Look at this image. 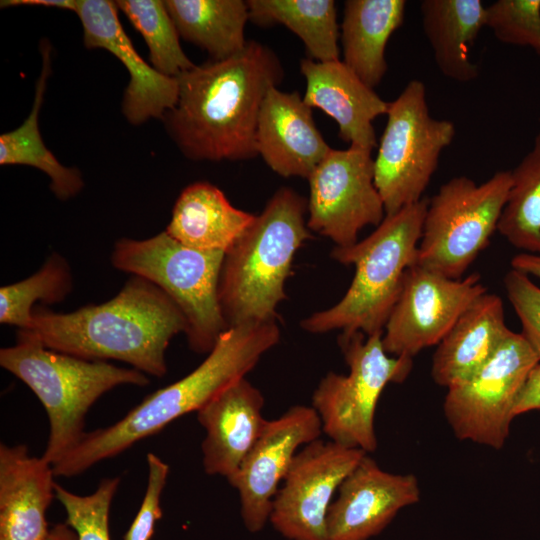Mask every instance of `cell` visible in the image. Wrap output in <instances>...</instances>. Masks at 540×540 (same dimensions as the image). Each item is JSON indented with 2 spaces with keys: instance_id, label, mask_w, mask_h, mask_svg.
Listing matches in <instances>:
<instances>
[{
  "instance_id": "cell-1",
  "label": "cell",
  "mask_w": 540,
  "mask_h": 540,
  "mask_svg": "<svg viewBox=\"0 0 540 540\" xmlns=\"http://www.w3.org/2000/svg\"><path fill=\"white\" fill-rule=\"evenodd\" d=\"M284 76L277 54L249 40L237 54L195 65L176 77L177 103L163 118L167 130L192 160L254 158L262 103Z\"/></svg>"
},
{
  "instance_id": "cell-2",
  "label": "cell",
  "mask_w": 540,
  "mask_h": 540,
  "mask_svg": "<svg viewBox=\"0 0 540 540\" xmlns=\"http://www.w3.org/2000/svg\"><path fill=\"white\" fill-rule=\"evenodd\" d=\"M185 330L186 320L176 304L150 281L132 275L117 295L101 304L68 313L35 306L30 328L18 331L61 353L118 360L146 375L163 377L170 341Z\"/></svg>"
},
{
  "instance_id": "cell-3",
  "label": "cell",
  "mask_w": 540,
  "mask_h": 540,
  "mask_svg": "<svg viewBox=\"0 0 540 540\" xmlns=\"http://www.w3.org/2000/svg\"><path fill=\"white\" fill-rule=\"evenodd\" d=\"M280 336L277 320L228 328L192 372L149 394L114 424L86 432L56 464V474L62 477L79 475L160 432L174 420L197 412L244 379L261 357L278 344Z\"/></svg>"
},
{
  "instance_id": "cell-4",
  "label": "cell",
  "mask_w": 540,
  "mask_h": 540,
  "mask_svg": "<svg viewBox=\"0 0 540 540\" xmlns=\"http://www.w3.org/2000/svg\"><path fill=\"white\" fill-rule=\"evenodd\" d=\"M307 206L293 189L279 188L225 253L218 298L227 328L277 320L295 254L312 237Z\"/></svg>"
},
{
  "instance_id": "cell-5",
  "label": "cell",
  "mask_w": 540,
  "mask_h": 540,
  "mask_svg": "<svg viewBox=\"0 0 540 540\" xmlns=\"http://www.w3.org/2000/svg\"><path fill=\"white\" fill-rule=\"evenodd\" d=\"M428 199L408 205L384 220L366 238L335 246L334 260L353 265L355 274L344 296L332 307L304 318L300 326L313 333H383L400 295L404 275L416 264Z\"/></svg>"
},
{
  "instance_id": "cell-6",
  "label": "cell",
  "mask_w": 540,
  "mask_h": 540,
  "mask_svg": "<svg viewBox=\"0 0 540 540\" xmlns=\"http://www.w3.org/2000/svg\"><path fill=\"white\" fill-rule=\"evenodd\" d=\"M15 345L0 350V365L27 385L42 403L49 437L42 457L52 466L83 438L85 417L105 393L121 385L146 386V374L61 353L18 331Z\"/></svg>"
},
{
  "instance_id": "cell-7",
  "label": "cell",
  "mask_w": 540,
  "mask_h": 540,
  "mask_svg": "<svg viewBox=\"0 0 540 540\" xmlns=\"http://www.w3.org/2000/svg\"><path fill=\"white\" fill-rule=\"evenodd\" d=\"M225 253L187 247L165 230L147 239L116 241L111 263L117 270L142 277L160 288L186 320L189 348L208 354L226 331L218 286Z\"/></svg>"
},
{
  "instance_id": "cell-8",
  "label": "cell",
  "mask_w": 540,
  "mask_h": 540,
  "mask_svg": "<svg viewBox=\"0 0 540 540\" xmlns=\"http://www.w3.org/2000/svg\"><path fill=\"white\" fill-rule=\"evenodd\" d=\"M382 334L341 332L338 345L349 373L329 372L312 397L322 432L335 443L366 453L377 448L374 417L384 388L403 382L413 366L412 358L390 356L385 351Z\"/></svg>"
},
{
  "instance_id": "cell-9",
  "label": "cell",
  "mask_w": 540,
  "mask_h": 540,
  "mask_svg": "<svg viewBox=\"0 0 540 540\" xmlns=\"http://www.w3.org/2000/svg\"><path fill=\"white\" fill-rule=\"evenodd\" d=\"M511 183L507 170L479 185L466 176L445 182L428 199L416 264L461 279L498 229Z\"/></svg>"
},
{
  "instance_id": "cell-10",
  "label": "cell",
  "mask_w": 540,
  "mask_h": 540,
  "mask_svg": "<svg viewBox=\"0 0 540 540\" xmlns=\"http://www.w3.org/2000/svg\"><path fill=\"white\" fill-rule=\"evenodd\" d=\"M386 115L374 159V182L386 215H393L423 199L456 128L452 121L430 114L425 84L417 79L389 102Z\"/></svg>"
},
{
  "instance_id": "cell-11",
  "label": "cell",
  "mask_w": 540,
  "mask_h": 540,
  "mask_svg": "<svg viewBox=\"0 0 540 540\" xmlns=\"http://www.w3.org/2000/svg\"><path fill=\"white\" fill-rule=\"evenodd\" d=\"M539 361L523 335L511 331L475 373L447 388L443 409L456 437L502 448L516 400Z\"/></svg>"
},
{
  "instance_id": "cell-12",
  "label": "cell",
  "mask_w": 540,
  "mask_h": 540,
  "mask_svg": "<svg viewBox=\"0 0 540 540\" xmlns=\"http://www.w3.org/2000/svg\"><path fill=\"white\" fill-rule=\"evenodd\" d=\"M371 153L356 146L331 148L307 179V226L337 247L355 244L364 227H377L386 216Z\"/></svg>"
},
{
  "instance_id": "cell-13",
  "label": "cell",
  "mask_w": 540,
  "mask_h": 540,
  "mask_svg": "<svg viewBox=\"0 0 540 540\" xmlns=\"http://www.w3.org/2000/svg\"><path fill=\"white\" fill-rule=\"evenodd\" d=\"M486 292L479 273L451 279L412 265L383 330L385 351L413 358L421 350L438 345L463 312Z\"/></svg>"
},
{
  "instance_id": "cell-14",
  "label": "cell",
  "mask_w": 540,
  "mask_h": 540,
  "mask_svg": "<svg viewBox=\"0 0 540 540\" xmlns=\"http://www.w3.org/2000/svg\"><path fill=\"white\" fill-rule=\"evenodd\" d=\"M366 454L320 438L303 446L274 497V529L289 540H326L333 497Z\"/></svg>"
},
{
  "instance_id": "cell-15",
  "label": "cell",
  "mask_w": 540,
  "mask_h": 540,
  "mask_svg": "<svg viewBox=\"0 0 540 540\" xmlns=\"http://www.w3.org/2000/svg\"><path fill=\"white\" fill-rule=\"evenodd\" d=\"M321 433L322 423L312 406H292L266 422L237 472L227 479L239 494L247 530L255 533L265 527L298 448L319 439Z\"/></svg>"
},
{
  "instance_id": "cell-16",
  "label": "cell",
  "mask_w": 540,
  "mask_h": 540,
  "mask_svg": "<svg viewBox=\"0 0 540 540\" xmlns=\"http://www.w3.org/2000/svg\"><path fill=\"white\" fill-rule=\"evenodd\" d=\"M420 499L413 474H394L367 454L345 478L327 514L326 540H369Z\"/></svg>"
},
{
  "instance_id": "cell-17",
  "label": "cell",
  "mask_w": 540,
  "mask_h": 540,
  "mask_svg": "<svg viewBox=\"0 0 540 540\" xmlns=\"http://www.w3.org/2000/svg\"><path fill=\"white\" fill-rule=\"evenodd\" d=\"M117 8L115 1L79 0L76 14L82 24L84 46L105 49L126 67L130 81L124 91L122 112L130 124L163 119L177 103V78L161 74L138 54L122 28Z\"/></svg>"
},
{
  "instance_id": "cell-18",
  "label": "cell",
  "mask_w": 540,
  "mask_h": 540,
  "mask_svg": "<svg viewBox=\"0 0 540 540\" xmlns=\"http://www.w3.org/2000/svg\"><path fill=\"white\" fill-rule=\"evenodd\" d=\"M256 144L258 155L275 173L306 179L331 150L303 97L277 87L267 92L262 103Z\"/></svg>"
},
{
  "instance_id": "cell-19",
  "label": "cell",
  "mask_w": 540,
  "mask_h": 540,
  "mask_svg": "<svg viewBox=\"0 0 540 540\" xmlns=\"http://www.w3.org/2000/svg\"><path fill=\"white\" fill-rule=\"evenodd\" d=\"M306 80L303 96L311 108H318L338 125L339 137L349 146L373 150L377 139L373 121L387 114L389 102L367 86L342 60L300 61Z\"/></svg>"
},
{
  "instance_id": "cell-20",
  "label": "cell",
  "mask_w": 540,
  "mask_h": 540,
  "mask_svg": "<svg viewBox=\"0 0 540 540\" xmlns=\"http://www.w3.org/2000/svg\"><path fill=\"white\" fill-rule=\"evenodd\" d=\"M264 397L246 378L199 409L206 435L201 445L205 473L232 477L260 436L267 420Z\"/></svg>"
},
{
  "instance_id": "cell-21",
  "label": "cell",
  "mask_w": 540,
  "mask_h": 540,
  "mask_svg": "<svg viewBox=\"0 0 540 540\" xmlns=\"http://www.w3.org/2000/svg\"><path fill=\"white\" fill-rule=\"evenodd\" d=\"M53 466L24 444L0 445V540H45L56 497Z\"/></svg>"
},
{
  "instance_id": "cell-22",
  "label": "cell",
  "mask_w": 540,
  "mask_h": 540,
  "mask_svg": "<svg viewBox=\"0 0 540 540\" xmlns=\"http://www.w3.org/2000/svg\"><path fill=\"white\" fill-rule=\"evenodd\" d=\"M510 332L502 299L493 293L482 294L437 345L433 380L449 388L467 379L491 358Z\"/></svg>"
},
{
  "instance_id": "cell-23",
  "label": "cell",
  "mask_w": 540,
  "mask_h": 540,
  "mask_svg": "<svg viewBox=\"0 0 540 540\" xmlns=\"http://www.w3.org/2000/svg\"><path fill=\"white\" fill-rule=\"evenodd\" d=\"M255 216L234 207L215 185L199 181L182 190L165 231L187 247L226 253Z\"/></svg>"
},
{
  "instance_id": "cell-24",
  "label": "cell",
  "mask_w": 540,
  "mask_h": 540,
  "mask_svg": "<svg viewBox=\"0 0 540 540\" xmlns=\"http://www.w3.org/2000/svg\"><path fill=\"white\" fill-rule=\"evenodd\" d=\"M423 32L439 71L447 78L467 83L479 75L470 49L486 26L487 7L481 0H423Z\"/></svg>"
},
{
  "instance_id": "cell-25",
  "label": "cell",
  "mask_w": 540,
  "mask_h": 540,
  "mask_svg": "<svg viewBox=\"0 0 540 540\" xmlns=\"http://www.w3.org/2000/svg\"><path fill=\"white\" fill-rule=\"evenodd\" d=\"M406 4L404 0H347L344 3L340 34L342 61L373 89L387 71L386 46L404 22Z\"/></svg>"
},
{
  "instance_id": "cell-26",
  "label": "cell",
  "mask_w": 540,
  "mask_h": 540,
  "mask_svg": "<svg viewBox=\"0 0 540 540\" xmlns=\"http://www.w3.org/2000/svg\"><path fill=\"white\" fill-rule=\"evenodd\" d=\"M164 4L179 35L204 49L211 60H224L244 49L247 1L166 0Z\"/></svg>"
},
{
  "instance_id": "cell-27",
  "label": "cell",
  "mask_w": 540,
  "mask_h": 540,
  "mask_svg": "<svg viewBox=\"0 0 540 540\" xmlns=\"http://www.w3.org/2000/svg\"><path fill=\"white\" fill-rule=\"evenodd\" d=\"M40 49L42 70L36 83L32 109L18 128L1 134L0 164L27 165L41 170L50 178V189L54 195L60 200H68L82 190L84 181L77 169L62 165L42 140L38 119L51 70V46L43 40Z\"/></svg>"
},
{
  "instance_id": "cell-28",
  "label": "cell",
  "mask_w": 540,
  "mask_h": 540,
  "mask_svg": "<svg viewBox=\"0 0 540 540\" xmlns=\"http://www.w3.org/2000/svg\"><path fill=\"white\" fill-rule=\"evenodd\" d=\"M249 20L259 26L282 24L318 62L340 60L336 4L332 0H248Z\"/></svg>"
},
{
  "instance_id": "cell-29",
  "label": "cell",
  "mask_w": 540,
  "mask_h": 540,
  "mask_svg": "<svg viewBox=\"0 0 540 540\" xmlns=\"http://www.w3.org/2000/svg\"><path fill=\"white\" fill-rule=\"evenodd\" d=\"M511 172V188L498 231L515 248L540 254V132Z\"/></svg>"
},
{
  "instance_id": "cell-30",
  "label": "cell",
  "mask_w": 540,
  "mask_h": 540,
  "mask_svg": "<svg viewBox=\"0 0 540 540\" xmlns=\"http://www.w3.org/2000/svg\"><path fill=\"white\" fill-rule=\"evenodd\" d=\"M72 273L67 260L52 253L31 276L0 289V322L27 330L31 326L36 302H62L71 292Z\"/></svg>"
},
{
  "instance_id": "cell-31",
  "label": "cell",
  "mask_w": 540,
  "mask_h": 540,
  "mask_svg": "<svg viewBox=\"0 0 540 540\" xmlns=\"http://www.w3.org/2000/svg\"><path fill=\"white\" fill-rule=\"evenodd\" d=\"M115 3L144 38L154 69L177 77L195 66L180 45V35L164 1L119 0Z\"/></svg>"
},
{
  "instance_id": "cell-32",
  "label": "cell",
  "mask_w": 540,
  "mask_h": 540,
  "mask_svg": "<svg viewBox=\"0 0 540 540\" xmlns=\"http://www.w3.org/2000/svg\"><path fill=\"white\" fill-rule=\"evenodd\" d=\"M118 477L104 478L89 495H78L56 483V498L66 512V523L78 540H110L109 514L119 487Z\"/></svg>"
},
{
  "instance_id": "cell-33",
  "label": "cell",
  "mask_w": 540,
  "mask_h": 540,
  "mask_svg": "<svg viewBox=\"0 0 540 540\" xmlns=\"http://www.w3.org/2000/svg\"><path fill=\"white\" fill-rule=\"evenodd\" d=\"M486 26L500 42L540 55V0H498L487 6Z\"/></svg>"
},
{
  "instance_id": "cell-34",
  "label": "cell",
  "mask_w": 540,
  "mask_h": 540,
  "mask_svg": "<svg viewBox=\"0 0 540 540\" xmlns=\"http://www.w3.org/2000/svg\"><path fill=\"white\" fill-rule=\"evenodd\" d=\"M506 295L521 325V334L540 360V287L529 275L511 268L503 279Z\"/></svg>"
},
{
  "instance_id": "cell-35",
  "label": "cell",
  "mask_w": 540,
  "mask_h": 540,
  "mask_svg": "<svg viewBox=\"0 0 540 540\" xmlns=\"http://www.w3.org/2000/svg\"><path fill=\"white\" fill-rule=\"evenodd\" d=\"M146 459L148 477L145 494L137 515L123 540H150L156 522L162 517L160 498L166 485L169 466L152 452L147 453Z\"/></svg>"
},
{
  "instance_id": "cell-36",
  "label": "cell",
  "mask_w": 540,
  "mask_h": 540,
  "mask_svg": "<svg viewBox=\"0 0 540 540\" xmlns=\"http://www.w3.org/2000/svg\"><path fill=\"white\" fill-rule=\"evenodd\" d=\"M540 410V361L529 372L516 400L514 417L523 413Z\"/></svg>"
},
{
  "instance_id": "cell-37",
  "label": "cell",
  "mask_w": 540,
  "mask_h": 540,
  "mask_svg": "<svg viewBox=\"0 0 540 540\" xmlns=\"http://www.w3.org/2000/svg\"><path fill=\"white\" fill-rule=\"evenodd\" d=\"M511 267L540 279V254L519 253L511 259Z\"/></svg>"
},
{
  "instance_id": "cell-38",
  "label": "cell",
  "mask_w": 540,
  "mask_h": 540,
  "mask_svg": "<svg viewBox=\"0 0 540 540\" xmlns=\"http://www.w3.org/2000/svg\"><path fill=\"white\" fill-rule=\"evenodd\" d=\"M16 5H34L43 7H53L77 12L79 0H5L1 1V7Z\"/></svg>"
},
{
  "instance_id": "cell-39",
  "label": "cell",
  "mask_w": 540,
  "mask_h": 540,
  "mask_svg": "<svg viewBox=\"0 0 540 540\" xmlns=\"http://www.w3.org/2000/svg\"><path fill=\"white\" fill-rule=\"evenodd\" d=\"M45 540H78L77 533L66 522L53 526Z\"/></svg>"
}]
</instances>
